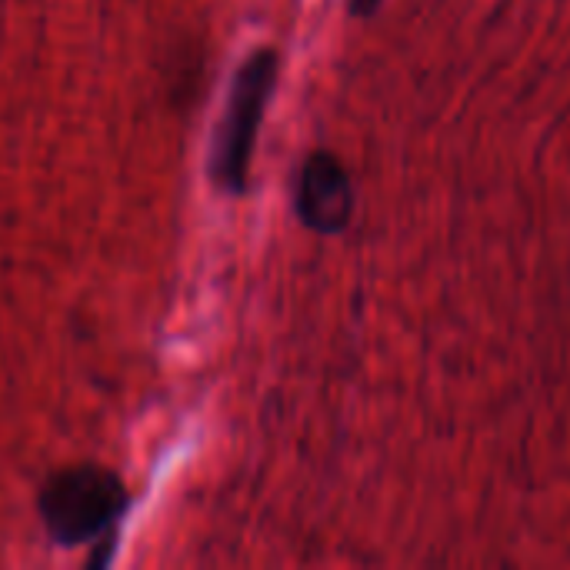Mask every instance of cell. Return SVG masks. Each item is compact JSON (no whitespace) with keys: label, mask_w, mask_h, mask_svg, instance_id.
Wrapping results in <instances>:
<instances>
[{"label":"cell","mask_w":570,"mask_h":570,"mask_svg":"<svg viewBox=\"0 0 570 570\" xmlns=\"http://www.w3.org/2000/svg\"><path fill=\"white\" fill-rule=\"evenodd\" d=\"M381 3L384 0H347V13L351 17H371V13H377Z\"/></svg>","instance_id":"4"},{"label":"cell","mask_w":570,"mask_h":570,"mask_svg":"<svg viewBox=\"0 0 570 570\" xmlns=\"http://www.w3.org/2000/svg\"><path fill=\"white\" fill-rule=\"evenodd\" d=\"M130 508L127 484L100 464H73L53 471L37 491V514L57 548L104 544Z\"/></svg>","instance_id":"2"},{"label":"cell","mask_w":570,"mask_h":570,"mask_svg":"<svg viewBox=\"0 0 570 570\" xmlns=\"http://www.w3.org/2000/svg\"><path fill=\"white\" fill-rule=\"evenodd\" d=\"M357 197L347 167L331 150L304 157L294 184V214L314 234H341L354 217Z\"/></svg>","instance_id":"3"},{"label":"cell","mask_w":570,"mask_h":570,"mask_svg":"<svg viewBox=\"0 0 570 570\" xmlns=\"http://www.w3.org/2000/svg\"><path fill=\"white\" fill-rule=\"evenodd\" d=\"M277 80H281L277 47L250 50L230 77L227 100L210 137V160H207L210 184L227 197H244L250 187V164Z\"/></svg>","instance_id":"1"}]
</instances>
